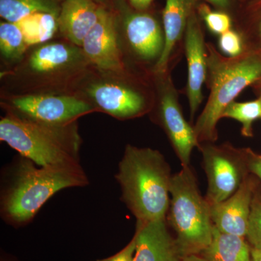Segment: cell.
<instances>
[{"mask_svg": "<svg viewBox=\"0 0 261 261\" xmlns=\"http://www.w3.org/2000/svg\"><path fill=\"white\" fill-rule=\"evenodd\" d=\"M10 174L2 194L1 214L15 226L30 222L57 192L89 184L80 163L39 166L20 156Z\"/></svg>", "mask_w": 261, "mask_h": 261, "instance_id": "cell-1", "label": "cell"}, {"mask_svg": "<svg viewBox=\"0 0 261 261\" xmlns=\"http://www.w3.org/2000/svg\"><path fill=\"white\" fill-rule=\"evenodd\" d=\"M171 168L157 149L128 145L115 178L121 198L137 221L150 222L167 217Z\"/></svg>", "mask_w": 261, "mask_h": 261, "instance_id": "cell-2", "label": "cell"}, {"mask_svg": "<svg viewBox=\"0 0 261 261\" xmlns=\"http://www.w3.org/2000/svg\"><path fill=\"white\" fill-rule=\"evenodd\" d=\"M208 99L194 129L200 144L214 143L219 138L217 125L225 108L239 94L261 78V49H246L237 57H225L211 43H206Z\"/></svg>", "mask_w": 261, "mask_h": 261, "instance_id": "cell-3", "label": "cell"}, {"mask_svg": "<svg viewBox=\"0 0 261 261\" xmlns=\"http://www.w3.org/2000/svg\"><path fill=\"white\" fill-rule=\"evenodd\" d=\"M0 140L39 166L80 163L76 121L50 124L10 111L0 121Z\"/></svg>", "mask_w": 261, "mask_h": 261, "instance_id": "cell-4", "label": "cell"}, {"mask_svg": "<svg viewBox=\"0 0 261 261\" xmlns=\"http://www.w3.org/2000/svg\"><path fill=\"white\" fill-rule=\"evenodd\" d=\"M170 195L166 220L176 233L180 255H200L212 241L214 224L211 204L201 195L191 166L173 175Z\"/></svg>", "mask_w": 261, "mask_h": 261, "instance_id": "cell-5", "label": "cell"}, {"mask_svg": "<svg viewBox=\"0 0 261 261\" xmlns=\"http://www.w3.org/2000/svg\"><path fill=\"white\" fill-rule=\"evenodd\" d=\"M204 170L207 179L206 200L211 205L222 202L238 190L250 174L244 148L230 143L200 144Z\"/></svg>", "mask_w": 261, "mask_h": 261, "instance_id": "cell-6", "label": "cell"}, {"mask_svg": "<svg viewBox=\"0 0 261 261\" xmlns=\"http://www.w3.org/2000/svg\"><path fill=\"white\" fill-rule=\"evenodd\" d=\"M155 75L156 116L171 142L182 167L190 166L192 150L200 144L190 123L184 116L178 91L168 71Z\"/></svg>", "mask_w": 261, "mask_h": 261, "instance_id": "cell-7", "label": "cell"}, {"mask_svg": "<svg viewBox=\"0 0 261 261\" xmlns=\"http://www.w3.org/2000/svg\"><path fill=\"white\" fill-rule=\"evenodd\" d=\"M88 63L82 49L73 44L51 42L36 48L29 56L23 72L37 81H58L84 69Z\"/></svg>", "mask_w": 261, "mask_h": 261, "instance_id": "cell-8", "label": "cell"}, {"mask_svg": "<svg viewBox=\"0 0 261 261\" xmlns=\"http://www.w3.org/2000/svg\"><path fill=\"white\" fill-rule=\"evenodd\" d=\"M15 112L35 121L50 124H65L94 111L87 101L70 95L25 94L12 99Z\"/></svg>", "mask_w": 261, "mask_h": 261, "instance_id": "cell-9", "label": "cell"}, {"mask_svg": "<svg viewBox=\"0 0 261 261\" xmlns=\"http://www.w3.org/2000/svg\"><path fill=\"white\" fill-rule=\"evenodd\" d=\"M116 29L113 13L101 5L97 22L81 48L89 63L99 70L121 74L125 68Z\"/></svg>", "mask_w": 261, "mask_h": 261, "instance_id": "cell-10", "label": "cell"}, {"mask_svg": "<svg viewBox=\"0 0 261 261\" xmlns=\"http://www.w3.org/2000/svg\"><path fill=\"white\" fill-rule=\"evenodd\" d=\"M87 93L99 109L119 119L143 116L152 104L143 89L130 84L99 82L92 84Z\"/></svg>", "mask_w": 261, "mask_h": 261, "instance_id": "cell-11", "label": "cell"}, {"mask_svg": "<svg viewBox=\"0 0 261 261\" xmlns=\"http://www.w3.org/2000/svg\"><path fill=\"white\" fill-rule=\"evenodd\" d=\"M187 63L186 94L193 122L203 100L202 87L207 75V51L203 32L195 10L190 15L184 35Z\"/></svg>", "mask_w": 261, "mask_h": 261, "instance_id": "cell-12", "label": "cell"}, {"mask_svg": "<svg viewBox=\"0 0 261 261\" xmlns=\"http://www.w3.org/2000/svg\"><path fill=\"white\" fill-rule=\"evenodd\" d=\"M123 25L132 53L140 61L157 63L165 46L164 31L159 20L145 12L127 11Z\"/></svg>", "mask_w": 261, "mask_h": 261, "instance_id": "cell-13", "label": "cell"}, {"mask_svg": "<svg viewBox=\"0 0 261 261\" xmlns=\"http://www.w3.org/2000/svg\"><path fill=\"white\" fill-rule=\"evenodd\" d=\"M260 182L250 174L226 200L211 205L213 224L222 232L245 238L254 194Z\"/></svg>", "mask_w": 261, "mask_h": 261, "instance_id": "cell-14", "label": "cell"}, {"mask_svg": "<svg viewBox=\"0 0 261 261\" xmlns=\"http://www.w3.org/2000/svg\"><path fill=\"white\" fill-rule=\"evenodd\" d=\"M135 234L137 246L133 261H181L166 219L147 223L137 221Z\"/></svg>", "mask_w": 261, "mask_h": 261, "instance_id": "cell-15", "label": "cell"}, {"mask_svg": "<svg viewBox=\"0 0 261 261\" xmlns=\"http://www.w3.org/2000/svg\"><path fill=\"white\" fill-rule=\"evenodd\" d=\"M101 5L94 0H64L58 15V27L71 44L82 47L98 18Z\"/></svg>", "mask_w": 261, "mask_h": 261, "instance_id": "cell-16", "label": "cell"}, {"mask_svg": "<svg viewBox=\"0 0 261 261\" xmlns=\"http://www.w3.org/2000/svg\"><path fill=\"white\" fill-rule=\"evenodd\" d=\"M197 2V0H166L163 12L164 49L154 65V73L168 71L171 55L185 35L189 19L195 10Z\"/></svg>", "mask_w": 261, "mask_h": 261, "instance_id": "cell-17", "label": "cell"}, {"mask_svg": "<svg viewBox=\"0 0 261 261\" xmlns=\"http://www.w3.org/2000/svg\"><path fill=\"white\" fill-rule=\"evenodd\" d=\"M207 261H252L245 238L222 232L214 225L212 241L200 253Z\"/></svg>", "mask_w": 261, "mask_h": 261, "instance_id": "cell-18", "label": "cell"}, {"mask_svg": "<svg viewBox=\"0 0 261 261\" xmlns=\"http://www.w3.org/2000/svg\"><path fill=\"white\" fill-rule=\"evenodd\" d=\"M61 6L57 0H0V16L7 22L18 23L38 13L59 15Z\"/></svg>", "mask_w": 261, "mask_h": 261, "instance_id": "cell-19", "label": "cell"}, {"mask_svg": "<svg viewBox=\"0 0 261 261\" xmlns=\"http://www.w3.org/2000/svg\"><path fill=\"white\" fill-rule=\"evenodd\" d=\"M28 46L43 44L50 39L58 27V15L38 13L16 23Z\"/></svg>", "mask_w": 261, "mask_h": 261, "instance_id": "cell-20", "label": "cell"}, {"mask_svg": "<svg viewBox=\"0 0 261 261\" xmlns=\"http://www.w3.org/2000/svg\"><path fill=\"white\" fill-rule=\"evenodd\" d=\"M224 118L238 121L241 124V134L243 137H253L252 124L257 119L261 118V97L249 102L233 101L225 108L221 116V118Z\"/></svg>", "mask_w": 261, "mask_h": 261, "instance_id": "cell-21", "label": "cell"}, {"mask_svg": "<svg viewBox=\"0 0 261 261\" xmlns=\"http://www.w3.org/2000/svg\"><path fill=\"white\" fill-rule=\"evenodd\" d=\"M28 47L23 32L16 23H0V51L7 61H20Z\"/></svg>", "mask_w": 261, "mask_h": 261, "instance_id": "cell-22", "label": "cell"}, {"mask_svg": "<svg viewBox=\"0 0 261 261\" xmlns=\"http://www.w3.org/2000/svg\"><path fill=\"white\" fill-rule=\"evenodd\" d=\"M246 238L252 248L261 251V183L252 199Z\"/></svg>", "mask_w": 261, "mask_h": 261, "instance_id": "cell-23", "label": "cell"}, {"mask_svg": "<svg viewBox=\"0 0 261 261\" xmlns=\"http://www.w3.org/2000/svg\"><path fill=\"white\" fill-rule=\"evenodd\" d=\"M199 15L213 34L221 35L231 29V19L224 11H213L208 5L200 4L197 7Z\"/></svg>", "mask_w": 261, "mask_h": 261, "instance_id": "cell-24", "label": "cell"}, {"mask_svg": "<svg viewBox=\"0 0 261 261\" xmlns=\"http://www.w3.org/2000/svg\"><path fill=\"white\" fill-rule=\"evenodd\" d=\"M219 47L221 53L227 57L240 56L247 49L243 34L232 29L219 36Z\"/></svg>", "mask_w": 261, "mask_h": 261, "instance_id": "cell-25", "label": "cell"}, {"mask_svg": "<svg viewBox=\"0 0 261 261\" xmlns=\"http://www.w3.org/2000/svg\"><path fill=\"white\" fill-rule=\"evenodd\" d=\"M136 246H137V238L135 234L129 243L124 248L122 249L121 251L117 252L112 256L96 261H133Z\"/></svg>", "mask_w": 261, "mask_h": 261, "instance_id": "cell-26", "label": "cell"}, {"mask_svg": "<svg viewBox=\"0 0 261 261\" xmlns=\"http://www.w3.org/2000/svg\"><path fill=\"white\" fill-rule=\"evenodd\" d=\"M249 173L261 180V154H257L250 148H244Z\"/></svg>", "mask_w": 261, "mask_h": 261, "instance_id": "cell-27", "label": "cell"}, {"mask_svg": "<svg viewBox=\"0 0 261 261\" xmlns=\"http://www.w3.org/2000/svg\"><path fill=\"white\" fill-rule=\"evenodd\" d=\"M130 5L137 11H144L152 4L153 0H128Z\"/></svg>", "mask_w": 261, "mask_h": 261, "instance_id": "cell-28", "label": "cell"}, {"mask_svg": "<svg viewBox=\"0 0 261 261\" xmlns=\"http://www.w3.org/2000/svg\"><path fill=\"white\" fill-rule=\"evenodd\" d=\"M221 10H226L231 5V0H205Z\"/></svg>", "mask_w": 261, "mask_h": 261, "instance_id": "cell-29", "label": "cell"}, {"mask_svg": "<svg viewBox=\"0 0 261 261\" xmlns=\"http://www.w3.org/2000/svg\"><path fill=\"white\" fill-rule=\"evenodd\" d=\"M181 261H207L200 255H191L184 257Z\"/></svg>", "mask_w": 261, "mask_h": 261, "instance_id": "cell-30", "label": "cell"}, {"mask_svg": "<svg viewBox=\"0 0 261 261\" xmlns=\"http://www.w3.org/2000/svg\"><path fill=\"white\" fill-rule=\"evenodd\" d=\"M252 261H261V251L260 250L251 249Z\"/></svg>", "mask_w": 261, "mask_h": 261, "instance_id": "cell-31", "label": "cell"}, {"mask_svg": "<svg viewBox=\"0 0 261 261\" xmlns=\"http://www.w3.org/2000/svg\"><path fill=\"white\" fill-rule=\"evenodd\" d=\"M252 87H253L254 90L256 92L258 97H261V78L257 80L255 84H252Z\"/></svg>", "mask_w": 261, "mask_h": 261, "instance_id": "cell-32", "label": "cell"}, {"mask_svg": "<svg viewBox=\"0 0 261 261\" xmlns=\"http://www.w3.org/2000/svg\"><path fill=\"white\" fill-rule=\"evenodd\" d=\"M257 35H258V40L261 45V20L260 21V23H259L258 25V30H257Z\"/></svg>", "mask_w": 261, "mask_h": 261, "instance_id": "cell-33", "label": "cell"}, {"mask_svg": "<svg viewBox=\"0 0 261 261\" xmlns=\"http://www.w3.org/2000/svg\"><path fill=\"white\" fill-rule=\"evenodd\" d=\"M94 1H95L98 4L102 5L105 4L108 0H94Z\"/></svg>", "mask_w": 261, "mask_h": 261, "instance_id": "cell-34", "label": "cell"}]
</instances>
